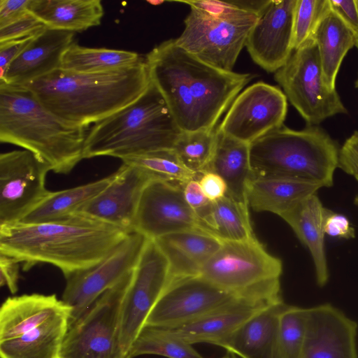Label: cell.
I'll return each instance as SVG.
<instances>
[{
	"label": "cell",
	"instance_id": "ab89813d",
	"mask_svg": "<svg viewBox=\"0 0 358 358\" xmlns=\"http://www.w3.org/2000/svg\"><path fill=\"white\" fill-rule=\"evenodd\" d=\"M47 27L34 15L28 13L21 19L0 29V43L36 36Z\"/></svg>",
	"mask_w": 358,
	"mask_h": 358
},
{
	"label": "cell",
	"instance_id": "816d5d0a",
	"mask_svg": "<svg viewBox=\"0 0 358 358\" xmlns=\"http://www.w3.org/2000/svg\"><path fill=\"white\" fill-rule=\"evenodd\" d=\"M224 358H229V357H224Z\"/></svg>",
	"mask_w": 358,
	"mask_h": 358
},
{
	"label": "cell",
	"instance_id": "1f68e13d",
	"mask_svg": "<svg viewBox=\"0 0 358 358\" xmlns=\"http://www.w3.org/2000/svg\"><path fill=\"white\" fill-rule=\"evenodd\" d=\"M113 177L114 173L85 185L60 191H50L45 199L19 222H48L77 213L103 190Z\"/></svg>",
	"mask_w": 358,
	"mask_h": 358
},
{
	"label": "cell",
	"instance_id": "3957f363",
	"mask_svg": "<svg viewBox=\"0 0 358 358\" xmlns=\"http://www.w3.org/2000/svg\"><path fill=\"white\" fill-rule=\"evenodd\" d=\"M150 84L143 57L132 66L103 73H81L58 69L21 87L59 119L89 126L134 102Z\"/></svg>",
	"mask_w": 358,
	"mask_h": 358
},
{
	"label": "cell",
	"instance_id": "ee69618b",
	"mask_svg": "<svg viewBox=\"0 0 358 358\" xmlns=\"http://www.w3.org/2000/svg\"><path fill=\"white\" fill-rule=\"evenodd\" d=\"M36 36L0 43V78L3 76L12 62L28 46Z\"/></svg>",
	"mask_w": 358,
	"mask_h": 358
},
{
	"label": "cell",
	"instance_id": "484cf974",
	"mask_svg": "<svg viewBox=\"0 0 358 358\" xmlns=\"http://www.w3.org/2000/svg\"><path fill=\"white\" fill-rule=\"evenodd\" d=\"M267 306L241 299L224 310L180 326L163 329L191 345L208 343L218 345L242 324Z\"/></svg>",
	"mask_w": 358,
	"mask_h": 358
},
{
	"label": "cell",
	"instance_id": "277c9868",
	"mask_svg": "<svg viewBox=\"0 0 358 358\" xmlns=\"http://www.w3.org/2000/svg\"><path fill=\"white\" fill-rule=\"evenodd\" d=\"M89 126L65 122L48 111L27 90L0 83V141L24 148L68 174L84 159Z\"/></svg>",
	"mask_w": 358,
	"mask_h": 358
},
{
	"label": "cell",
	"instance_id": "6da1fadb",
	"mask_svg": "<svg viewBox=\"0 0 358 358\" xmlns=\"http://www.w3.org/2000/svg\"><path fill=\"white\" fill-rule=\"evenodd\" d=\"M150 81L164 97L182 131L212 129L241 90L254 78L225 71L178 46L173 38L145 57Z\"/></svg>",
	"mask_w": 358,
	"mask_h": 358
},
{
	"label": "cell",
	"instance_id": "60d3db41",
	"mask_svg": "<svg viewBox=\"0 0 358 358\" xmlns=\"http://www.w3.org/2000/svg\"><path fill=\"white\" fill-rule=\"evenodd\" d=\"M338 168L358 182V131H354L339 149ZM354 203L358 207V194Z\"/></svg>",
	"mask_w": 358,
	"mask_h": 358
},
{
	"label": "cell",
	"instance_id": "d6986e66",
	"mask_svg": "<svg viewBox=\"0 0 358 358\" xmlns=\"http://www.w3.org/2000/svg\"><path fill=\"white\" fill-rule=\"evenodd\" d=\"M357 323L330 303L306 308L303 358H358Z\"/></svg>",
	"mask_w": 358,
	"mask_h": 358
},
{
	"label": "cell",
	"instance_id": "4fadbf2b",
	"mask_svg": "<svg viewBox=\"0 0 358 358\" xmlns=\"http://www.w3.org/2000/svg\"><path fill=\"white\" fill-rule=\"evenodd\" d=\"M48 164L27 150L0 155V225L20 222L50 191L45 178Z\"/></svg>",
	"mask_w": 358,
	"mask_h": 358
},
{
	"label": "cell",
	"instance_id": "ffe728a7",
	"mask_svg": "<svg viewBox=\"0 0 358 358\" xmlns=\"http://www.w3.org/2000/svg\"><path fill=\"white\" fill-rule=\"evenodd\" d=\"M74 36V32L45 28L12 62L0 83L22 87L59 69Z\"/></svg>",
	"mask_w": 358,
	"mask_h": 358
},
{
	"label": "cell",
	"instance_id": "7bdbcfd3",
	"mask_svg": "<svg viewBox=\"0 0 358 358\" xmlns=\"http://www.w3.org/2000/svg\"><path fill=\"white\" fill-rule=\"evenodd\" d=\"M31 0H0V29L29 13Z\"/></svg>",
	"mask_w": 358,
	"mask_h": 358
},
{
	"label": "cell",
	"instance_id": "5bb4252c",
	"mask_svg": "<svg viewBox=\"0 0 358 358\" xmlns=\"http://www.w3.org/2000/svg\"><path fill=\"white\" fill-rule=\"evenodd\" d=\"M257 18L220 20L193 10L184 20L185 27L176 43L203 62L225 71L233 68Z\"/></svg>",
	"mask_w": 358,
	"mask_h": 358
},
{
	"label": "cell",
	"instance_id": "681fc988",
	"mask_svg": "<svg viewBox=\"0 0 358 358\" xmlns=\"http://www.w3.org/2000/svg\"><path fill=\"white\" fill-rule=\"evenodd\" d=\"M355 38H356V43H355V46L358 49V36H355ZM355 87L357 88H358V78L355 82Z\"/></svg>",
	"mask_w": 358,
	"mask_h": 358
},
{
	"label": "cell",
	"instance_id": "f1b7e54d",
	"mask_svg": "<svg viewBox=\"0 0 358 358\" xmlns=\"http://www.w3.org/2000/svg\"><path fill=\"white\" fill-rule=\"evenodd\" d=\"M249 208L226 194L196 213L199 229L221 241L253 238Z\"/></svg>",
	"mask_w": 358,
	"mask_h": 358
},
{
	"label": "cell",
	"instance_id": "ac0fdd59",
	"mask_svg": "<svg viewBox=\"0 0 358 358\" xmlns=\"http://www.w3.org/2000/svg\"><path fill=\"white\" fill-rule=\"evenodd\" d=\"M157 178L145 170L122 163L110 184L78 213L132 232L143 191Z\"/></svg>",
	"mask_w": 358,
	"mask_h": 358
},
{
	"label": "cell",
	"instance_id": "f546056e",
	"mask_svg": "<svg viewBox=\"0 0 358 358\" xmlns=\"http://www.w3.org/2000/svg\"><path fill=\"white\" fill-rule=\"evenodd\" d=\"M69 318L60 315L23 335L0 341L1 358H58Z\"/></svg>",
	"mask_w": 358,
	"mask_h": 358
},
{
	"label": "cell",
	"instance_id": "ba28073f",
	"mask_svg": "<svg viewBox=\"0 0 358 358\" xmlns=\"http://www.w3.org/2000/svg\"><path fill=\"white\" fill-rule=\"evenodd\" d=\"M274 78L308 126H318L329 117L348 113L336 89H330L325 82L313 38L294 50Z\"/></svg>",
	"mask_w": 358,
	"mask_h": 358
},
{
	"label": "cell",
	"instance_id": "44dd1931",
	"mask_svg": "<svg viewBox=\"0 0 358 358\" xmlns=\"http://www.w3.org/2000/svg\"><path fill=\"white\" fill-rule=\"evenodd\" d=\"M287 305L281 301L262 309L218 346L241 358H281L280 317Z\"/></svg>",
	"mask_w": 358,
	"mask_h": 358
},
{
	"label": "cell",
	"instance_id": "4316f807",
	"mask_svg": "<svg viewBox=\"0 0 358 358\" xmlns=\"http://www.w3.org/2000/svg\"><path fill=\"white\" fill-rule=\"evenodd\" d=\"M208 171L224 179L227 195L248 206L247 186L252 178L250 144L223 134L217 127L215 148Z\"/></svg>",
	"mask_w": 358,
	"mask_h": 358
},
{
	"label": "cell",
	"instance_id": "e0dca14e",
	"mask_svg": "<svg viewBox=\"0 0 358 358\" xmlns=\"http://www.w3.org/2000/svg\"><path fill=\"white\" fill-rule=\"evenodd\" d=\"M296 1L270 0L248 34L245 47L250 57L268 73L282 67L294 52Z\"/></svg>",
	"mask_w": 358,
	"mask_h": 358
},
{
	"label": "cell",
	"instance_id": "7a4b0ae2",
	"mask_svg": "<svg viewBox=\"0 0 358 358\" xmlns=\"http://www.w3.org/2000/svg\"><path fill=\"white\" fill-rule=\"evenodd\" d=\"M131 233L82 213L41 223L0 225V254L29 271L38 264L58 268L66 278L106 258Z\"/></svg>",
	"mask_w": 358,
	"mask_h": 358
},
{
	"label": "cell",
	"instance_id": "9a60e30c",
	"mask_svg": "<svg viewBox=\"0 0 358 358\" xmlns=\"http://www.w3.org/2000/svg\"><path fill=\"white\" fill-rule=\"evenodd\" d=\"M287 99L278 87L257 82L239 93L217 129L223 134L250 144L284 125Z\"/></svg>",
	"mask_w": 358,
	"mask_h": 358
},
{
	"label": "cell",
	"instance_id": "b9f144b4",
	"mask_svg": "<svg viewBox=\"0 0 358 358\" xmlns=\"http://www.w3.org/2000/svg\"><path fill=\"white\" fill-rule=\"evenodd\" d=\"M324 232L329 236L350 239L355 237V230L349 219L329 210L324 222Z\"/></svg>",
	"mask_w": 358,
	"mask_h": 358
},
{
	"label": "cell",
	"instance_id": "7402d4cb",
	"mask_svg": "<svg viewBox=\"0 0 358 358\" xmlns=\"http://www.w3.org/2000/svg\"><path fill=\"white\" fill-rule=\"evenodd\" d=\"M71 313V308L55 294L8 297L0 308V341L20 336L54 317Z\"/></svg>",
	"mask_w": 358,
	"mask_h": 358
},
{
	"label": "cell",
	"instance_id": "f5cc1de1",
	"mask_svg": "<svg viewBox=\"0 0 358 358\" xmlns=\"http://www.w3.org/2000/svg\"><path fill=\"white\" fill-rule=\"evenodd\" d=\"M59 358V357H58Z\"/></svg>",
	"mask_w": 358,
	"mask_h": 358
},
{
	"label": "cell",
	"instance_id": "30bf717a",
	"mask_svg": "<svg viewBox=\"0 0 358 358\" xmlns=\"http://www.w3.org/2000/svg\"><path fill=\"white\" fill-rule=\"evenodd\" d=\"M169 264L153 239H148L132 271L120 310L119 338L126 356L164 291Z\"/></svg>",
	"mask_w": 358,
	"mask_h": 358
},
{
	"label": "cell",
	"instance_id": "f907efd6",
	"mask_svg": "<svg viewBox=\"0 0 358 358\" xmlns=\"http://www.w3.org/2000/svg\"><path fill=\"white\" fill-rule=\"evenodd\" d=\"M150 3L152 4H156V3H162L163 1H156V2H154V1H149Z\"/></svg>",
	"mask_w": 358,
	"mask_h": 358
},
{
	"label": "cell",
	"instance_id": "d4e9b609",
	"mask_svg": "<svg viewBox=\"0 0 358 358\" xmlns=\"http://www.w3.org/2000/svg\"><path fill=\"white\" fill-rule=\"evenodd\" d=\"M322 187L315 182L285 177L252 178L247 186L248 206L280 217Z\"/></svg>",
	"mask_w": 358,
	"mask_h": 358
},
{
	"label": "cell",
	"instance_id": "f35d334b",
	"mask_svg": "<svg viewBox=\"0 0 358 358\" xmlns=\"http://www.w3.org/2000/svg\"><path fill=\"white\" fill-rule=\"evenodd\" d=\"M189 6L190 9L209 18L241 21L257 18L258 16L241 8L234 0H188L180 1Z\"/></svg>",
	"mask_w": 358,
	"mask_h": 358
},
{
	"label": "cell",
	"instance_id": "603a6c76",
	"mask_svg": "<svg viewBox=\"0 0 358 358\" xmlns=\"http://www.w3.org/2000/svg\"><path fill=\"white\" fill-rule=\"evenodd\" d=\"M153 240L167 258L169 278L200 275L222 245L221 241L201 230L175 232Z\"/></svg>",
	"mask_w": 358,
	"mask_h": 358
},
{
	"label": "cell",
	"instance_id": "836d02e7",
	"mask_svg": "<svg viewBox=\"0 0 358 358\" xmlns=\"http://www.w3.org/2000/svg\"><path fill=\"white\" fill-rule=\"evenodd\" d=\"M142 355H157L167 358H203L192 345L163 328L144 326L139 332L126 358Z\"/></svg>",
	"mask_w": 358,
	"mask_h": 358
},
{
	"label": "cell",
	"instance_id": "74e56055",
	"mask_svg": "<svg viewBox=\"0 0 358 358\" xmlns=\"http://www.w3.org/2000/svg\"><path fill=\"white\" fill-rule=\"evenodd\" d=\"M331 10L330 0H297L293 27L294 50L313 38L322 19Z\"/></svg>",
	"mask_w": 358,
	"mask_h": 358
},
{
	"label": "cell",
	"instance_id": "4dcf8cb0",
	"mask_svg": "<svg viewBox=\"0 0 358 358\" xmlns=\"http://www.w3.org/2000/svg\"><path fill=\"white\" fill-rule=\"evenodd\" d=\"M312 38L318 49L325 82L330 89L336 90L343 60L355 46V34L331 8L320 22Z\"/></svg>",
	"mask_w": 358,
	"mask_h": 358
},
{
	"label": "cell",
	"instance_id": "5b68a950",
	"mask_svg": "<svg viewBox=\"0 0 358 358\" xmlns=\"http://www.w3.org/2000/svg\"><path fill=\"white\" fill-rule=\"evenodd\" d=\"M182 133L162 94L150 81L134 102L90 127L84 159L109 156L122 160L173 150Z\"/></svg>",
	"mask_w": 358,
	"mask_h": 358
},
{
	"label": "cell",
	"instance_id": "bcb514c9",
	"mask_svg": "<svg viewBox=\"0 0 358 358\" xmlns=\"http://www.w3.org/2000/svg\"><path fill=\"white\" fill-rule=\"evenodd\" d=\"M201 187L210 201H217L227 194V185L218 174L208 171L201 174L199 179Z\"/></svg>",
	"mask_w": 358,
	"mask_h": 358
},
{
	"label": "cell",
	"instance_id": "f6af8a7d",
	"mask_svg": "<svg viewBox=\"0 0 358 358\" xmlns=\"http://www.w3.org/2000/svg\"><path fill=\"white\" fill-rule=\"evenodd\" d=\"M20 264L9 256L0 254V285L6 286L13 294L18 290Z\"/></svg>",
	"mask_w": 358,
	"mask_h": 358
},
{
	"label": "cell",
	"instance_id": "83f0119b",
	"mask_svg": "<svg viewBox=\"0 0 358 358\" xmlns=\"http://www.w3.org/2000/svg\"><path fill=\"white\" fill-rule=\"evenodd\" d=\"M29 11L48 28L83 31L101 23L100 0H31Z\"/></svg>",
	"mask_w": 358,
	"mask_h": 358
},
{
	"label": "cell",
	"instance_id": "7c38bea8",
	"mask_svg": "<svg viewBox=\"0 0 358 358\" xmlns=\"http://www.w3.org/2000/svg\"><path fill=\"white\" fill-rule=\"evenodd\" d=\"M148 239L132 231L98 264L66 278L62 300L71 308L69 325L133 271Z\"/></svg>",
	"mask_w": 358,
	"mask_h": 358
},
{
	"label": "cell",
	"instance_id": "e575fe53",
	"mask_svg": "<svg viewBox=\"0 0 358 358\" xmlns=\"http://www.w3.org/2000/svg\"><path fill=\"white\" fill-rule=\"evenodd\" d=\"M216 128L182 131L173 151L181 162L199 176L208 171L216 144Z\"/></svg>",
	"mask_w": 358,
	"mask_h": 358
},
{
	"label": "cell",
	"instance_id": "c3c4849f",
	"mask_svg": "<svg viewBox=\"0 0 358 358\" xmlns=\"http://www.w3.org/2000/svg\"><path fill=\"white\" fill-rule=\"evenodd\" d=\"M183 192L186 201L196 213L210 202L204 194L197 179L186 183L183 187Z\"/></svg>",
	"mask_w": 358,
	"mask_h": 358
},
{
	"label": "cell",
	"instance_id": "2e32d148",
	"mask_svg": "<svg viewBox=\"0 0 358 358\" xmlns=\"http://www.w3.org/2000/svg\"><path fill=\"white\" fill-rule=\"evenodd\" d=\"M183 187L160 178L149 182L140 199L133 231L157 239L175 232L201 230L196 213L185 199Z\"/></svg>",
	"mask_w": 358,
	"mask_h": 358
},
{
	"label": "cell",
	"instance_id": "d590c367",
	"mask_svg": "<svg viewBox=\"0 0 358 358\" xmlns=\"http://www.w3.org/2000/svg\"><path fill=\"white\" fill-rule=\"evenodd\" d=\"M122 163L136 166L160 179L185 185L199 176L188 169L173 150H162L124 158Z\"/></svg>",
	"mask_w": 358,
	"mask_h": 358
},
{
	"label": "cell",
	"instance_id": "52a82bcc",
	"mask_svg": "<svg viewBox=\"0 0 358 358\" xmlns=\"http://www.w3.org/2000/svg\"><path fill=\"white\" fill-rule=\"evenodd\" d=\"M282 264L256 237L222 241L200 275L239 298L266 306L283 301L280 277Z\"/></svg>",
	"mask_w": 358,
	"mask_h": 358
},
{
	"label": "cell",
	"instance_id": "7dc6e473",
	"mask_svg": "<svg viewBox=\"0 0 358 358\" xmlns=\"http://www.w3.org/2000/svg\"><path fill=\"white\" fill-rule=\"evenodd\" d=\"M332 10L358 35V0H330Z\"/></svg>",
	"mask_w": 358,
	"mask_h": 358
},
{
	"label": "cell",
	"instance_id": "8992f818",
	"mask_svg": "<svg viewBox=\"0 0 358 358\" xmlns=\"http://www.w3.org/2000/svg\"><path fill=\"white\" fill-rule=\"evenodd\" d=\"M338 155L337 143L319 126L294 130L282 125L250 144L252 178H297L322 187L333 185Z\"/></svg>",
	"mask_w": 358,
	"mask_h": 358
},
{
	"label": "cell",
	"instance_id": "d6a6232c",
	"mask_svg": "<svg viewBox=\"0 0 358 358\" xmlns=\"http://www.w3.org/2000/svg\"><path fill=\"white\" fill-rule=\"evenodd\" d=\"M143 59L133 51L87 48L73 42L65 52L59 69L81 73H98L128 68Z\"/></svg>",
	"mask_w": 358,
	"mask_h": 358
},
{
	"label": "cell",
	"instance_id": "9c48e42d",
	"mask_svg": "<svg viewBox=\"0 0 358 358\" xmlns=\"http://www.w3.org/2000/svg\"><path fill=\"white\" fill-rule=\"evenodd\" d=\"M131 274L103 293L69 325L59 358H125L120 344V318Z\"/></svg>",
	"mask_w": 358,
	"mask_h": 358
},
{
	"label": "cell",
	"instance_id": "cb8c5ba5",
	"mask_svg": "<svg viewBox=\"0 0 358 358\" xmlns=\"http://www.w3.org/2000/svg\"><path fill=\"white\" fill-rule=\"evenodd\" d=\"M329 211L316 193L280 216L309 250L316 282L321 287L327 283L329 276L324 247V222Z\"/></svg>",
	"mask_w": 358,
	"mask_h": 358
},
{
	"label": "cell",
	"instance_id": "8d00e7d4",
	"mask_svg": "<svg viewBox=\"0 0 358 358\" xmlns=\"http://www.w3.org/2000/svg\"><path fill=\"white\" fill-rule=\"evenodd\" d=\"M306 308L287 305L280 317L281 358H303Z\"/></svg>",
	"mask_w": 358,
	"mask_h": 358
},
{
	"label": "cell",
	"instance_id": "8fae6325",
	"mask_svg": "<svg viewBox=\"0 0 358 358\" xmlns=\"http://www.w3.org/2000/svg\"><path fill=\"white\" fill-rule=\"evenodd\" d=\"M243 299L201 275L169 278L145 326L172 328L224 310Z\"/></svg>",
	"mask_w": 358,
	"mask_h": 358
}]
</instances>
